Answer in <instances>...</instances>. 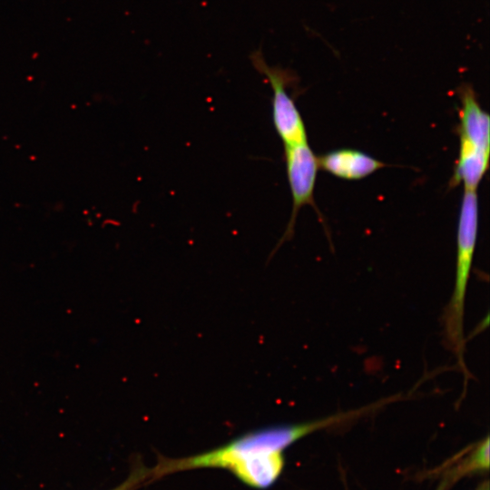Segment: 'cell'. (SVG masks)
<instances>
[{"mask_svg": "<svg viewBox=\"0 0 490 490\" xmlns=\"http://www.w3.org/2000/svg\"><path fill=\"white\" fill-rule=\"evenodd\" d=\"M310 433L308 422L252 431L199 455L163 458L150 470V475L156 478L189 469L222 468L250 486L267 488L282 471L283 450Z\"/></svg>", "mask_w": 490, "mask_h": 490, "instance_id": "6da1fadb", "label": "cell"}, {"mask_svg": "<svg viewBox=\"0 0 490 490\" xmlns=\"http://www.w3.org/2000/svg\"><path fill=\"white\" fill-rule=\"evenodd\" d=\"M478 230V198L476 191H464L457 233L455 287L445 312V330L448 346L455 352L465 377L464 313L466 293L470 277Z\"/></svg>", "mask_w": 490, "mask_h": 490, "instance_id": "7a4b0ae2", "label": "cell"}, {"mask_svg": "<svg viewBox=\"0 0 490 490\" xmlns=\"http://www.w3.org/2000/svg\"><path fill=\"white\" fill-rule=\"evenodd\" d=\"M459 155L450 183H460L464 191H476L489 167L490 120L476 98L473 87L464 83L458 88Z\"/></svg>", "mask_w": 490, "mask_h": 490, "instance_id": "3957f363", "label": "cell"}, {"mask_svg": "<svg viewBox=\"0 0 490 490\" xmlns=\"http://www.w3.org/2000/svg\"><path fill=\"white\" fill-rule=\"evenodd\" d=\"M255 69L263 74L272 89L271 116L276 132L284 145L308 142L306 127L295 101L286 88L294 82V74L281 67H270L265 62L261 52L250 54Z\"/></svg>", "mask_w": 490, "mask_h": 490, "instance_id": "277c9868", "label": "cell"}, {"mask_svg": "<svg viewBox=\"0 0 490 490\" xmlns=\"http://www.w3.org/2000/svg\"><path fill=\"white\" fill-rule=\"evenodd\" d=\"M287 178L291 192L292 209L286 230L280 238L276 250L294 235L295 223L299 210L305 205L314 203V189L317 172L319 169L318 157L308 142L284 145Z\"/></svg>", "mask_w": 490, "mask_h": 490, "instance_id": "5b68a950", "label": "cell"}, {"mask_svg": "<svg viewBox=\"0 0 490 490\" xmlns=\"http://www.w3.org/2000/svg\"><path fill=\"white\" fill-rule=\"evenodd\" d=\"M319 169L344 180H360L385 167L377 159L354 149H338L318 157Z\"/></svg>", "mask_w": 490, "mask_h": 490, "instance_id": "8992f818", "label": "cell"}, {"mask_svg": "<svg viewBox=\"0 0 490 490\" xmlns=\"http://www.w3.org/2000/svg\"><path fill=\"white\" fill-rule=\"evenodd\" d=\"M489 469V437L486 436L474 448L469 450L467 456L447 472L445 473L444 479L453 485L456 480L471 474L486 472Z\"/></svg>", "mask_w": 490, "mask_h": 490, "instance_id": "52a82bcc", "label": "cell"}, {"mask_svg": "<svg viewBox=\"0 0 490 490\" xmlns=\"http://www.w3.org/2000/svg\"><path fill=\"white\" fill-rule=\"evenodd\" d=\"M150 478L149 470L137 469L119 486L113 490H134L141 483Z\"/></svg>", "mask_w": 490, "mask_h": 490, "instance_id": "ba28073f", "label": "cell"}, {"mask_svg": "<svg viewBox=\"0 0 490 490\" xmlns=\"http://www.w3.org/2000/svg\"><path fill=\"white\" fill-rule=\"evenodd\" d=\"M450 485L451 484L447 480L443 479L436 490H447Z\"/></svg>", "mask_w": 490, "mask_h": 490, "instance_id": "9c48e42d", "label": "cell"}, {"mask_svg": "<svg viewBox=\"0 0 490 490\" xmlns=\"http://www.w3.org/2000/svg\"><path fill=\"white\" fill-rule=\"evenodd\" d=\"M489 482L485 481L475 490H489Z\"/></svg>", "mask_w": 490, "mask_h": 490, "instance_id": "30bf717a", "label": "cell"}]
</instances>
